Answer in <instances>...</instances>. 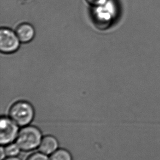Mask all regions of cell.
Returning <instances> with one entry per match:
<instances>
[{
	"label": "cell",
	"mask_w": 160,
	"mask_h": 160,
	"mask_svg": "<svg viewBox=\"0 0 160 160\" xmlns=\"http://www.w3.org/2000/svg\"><path fill=\"white\" fill-rule=\"evenodd\" d=\"M117 15L118 7L114 0H108L103 4L92 7V20L96 26L100 29L108 28Z\"/></svg>",
	"instance_id": "1"
},
{
	"label": "cell",
	"mask_w": 160,
	"mask_h": 160,
	"mask_svg": "<svg viewBox=\"0 0 160 160\" xmlns=\"http://www.w3.org/2000/svg\"><path fill=\"white\" fill-rule=\"evenodd\" d=\"M41 130L34 125H26L20 130L16 139L22 151L30 152L38 148L42 139Z\"/></svg>",
	"instance_id": "2"
},
{
	"label": "cell",
	"mask_w": 160,
	"mask_h": 160,
	"mask_svg": "<svg viewBox=\"0 0 160 160\" xmlns=\"http://www.w3.org/2000/svg\"><path fill=\"white\" fill-rule=\"evenodd\" d=\"M9 117L19 126L23 127L32 122L35 117V110L30 103L20 100L11 106Z\"/></svg>",
	"instance_id": "3"
},
{
	"label": "cell",
	"mask_w": 160,
	"mask_h": 160,
	"mask_svg": "<svg viewBox=\"0 0 160 160\" xmlns=\"http://www.w3.org/2000/svg\"><path fill=\"white\" fill-rule=\"evenodd\" d=\"M19 132V125L10 117L6 116L1 117L0 143L2 146H5L16 141Z\"/></svg>",
	"instance_id": "4"
},
{
	"label": "cell",
	"mask_w": 160,
	"mask_h": 160,
	"mask_svg": "<svg viewBox=\"0 0 160 160\" xmlns=\"http://www.w3.org/2000/svg\"><path fill=\"white\" fill-rule=\"evenodd\" d=\"M20 41L15 32L10 29L2 28L0 30V51L4 54H11L17 51Z\"/></svg>",
	"instance_id": "5"
},
{
	"label": "cell",
	"mask_w": 160,
	"mask_h": 160,
	"mask_svg": "<svg viewBox=\"0 0 160 160\" xmlns=\"http://www.w3.org/2000/svg\"><path fill=\"white\" fill-rule=\"evenodd\" d=\"M15 33L22 43H26L32 41L35 36V29L28 23H22L18 26Z\"/></svg>",
	"instance_id": "6"
},
{
	"label": "cell",
	"mask_w": 160,
	"mask_h": 160,
	"mask_svg": "<svg viewBox=\"0 0 160 160\" xmlns=\"http://www.w3.org/2000/svg\"><path fill=\"white\" fill-rule=\"evenodd\" d=\"M58 139L52 136H46L42 138L38 149L39 151L47 155H51L58 149Z\"/></svg>",
	"instance_id": "7"
},
{
	"label": "cell",
	"mask_w": 160,
	"mask_h": 160,
	"mask_svg": "<svg viewBox=\"0 0 160 160\" xmlns=\"http://www.w3.org/2000/svg\"><path fill=\"white\" fill-rule=\"evenodd\" d=\"M50 160H73V158L67 150L58 149L50 155Z\"/></svg>",
	"instance_id": "8"
},
{
	"label": "cell",
	"mask_w": 160,
	"mask_h": 160,
	"mask_svg": "<svg viewBox=\"0 0 160 160\" xmlns=\"http://www.w3.org/2000/svg\"><path fill=\"white\" fill-rule=\"evenodd\" d=\"M4 152L7 157H16L22 150L17 144L12 143L5 145L4 147Z\"/></svg>",
	"instance_id": "9"
},
{
	"label": "cell",
	"mask_w": 160,
	"mask_h": 160,
	"mask_svg": "<svg viewBox=\"0 0 160 160\" xmlns=\"http://www.w3.org/2000/svg\"><path fill=\"white\" fill-rule=\"evenodd\" d=\"M26 160H50V158L48 155L39 152L31 154Z\"/></svg>",
	"instance_id": "10"
},
{
	"label": "cell",
	"mask_w": 160,
	"mask_h": 160,
	"mask_svg": "<svg viewBox=\"0 0 160 160\" xmlns=\"http://www.w3.org/2000/svg\"><path fill=\"white\" fill-rule=\"evenodd\" d=\"M107 1L108 0H86V1L92 7L103 4Z\"/></svg>",
	"instance_id": "11"
},
{
	"label": "cell",
	"mask_w": 160,
	"mask_h": 160,
	"mask_svg": "<svg viewBox=\"0 0 160 160\" xmlns=\"http://www.w3.org/2000/svg\"><path fill=\"white\" fill-rule=\"evenodd\" d=\"M6 158V155L5 154L4 150V147H1V160H3L4 158Z\"/></svg>",
	"instance_id": "12"
},
{
	"label": "cell",
	"mask_w": 160,
	"mask_h": 160,
	"mask_svg": "<svg viewBox=\"0 0 160 160\" xmlns=\"http://www.w3.org/2000/svg\"><path fill=\"white\" fill-rule=\"evenodd\" d=\"M3 160H21L17 156L16 157H7L6 158H4Z\"/></svg>",
	"instance_id": "13"
}]
</instances>
